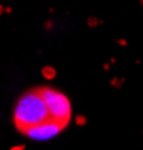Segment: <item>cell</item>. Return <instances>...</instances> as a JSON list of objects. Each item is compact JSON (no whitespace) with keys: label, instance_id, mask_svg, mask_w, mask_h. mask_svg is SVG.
<instances>
[{"label":"cell","instance_id":"3957f363","mask_svg":"<svg viewBox=\"0 0 143 150\" xmlns=\"http://www.w3.org/2000/svg\"><path fill=\"white\" fill-rule=\"evenodd\" d=\"M63 129H65L63 125L53 122V120H47V122L38 125L35 128L27 129L23 135L29 137L32 140H36V141H45V140H50V138H53V137H56L57 134H60Z\"/></svg>","mask_w":143,"mask_h":150},{"label":"cell","instance_id":"7a4b0ae2","mask_svg":"<svg viewBox=\"0 0 143 150\" xmlns=\"http://www.w3.org/2000/svg\"><path fill=\"white\" fill-rule=\"evenodd\" d=\"M39 92L47 105L50 120L57 122L66 128L72 117V107L66 95H63L62 92L53 89V87H47V86L39 87Z\"/></svg>","mask_w":143,"mask_h":150},{"label":"cell","instance_id":"6da1fadb","mask_svg":"<svg viewBox=\"0 0 143 150\" xmlns=\"http://www.w3.org/2000/svg\"><path fill=\"white\" fill-rule=\"evenodd\" d=\"M12 119H14L15 128L21 134H24L30 128H35L38 125L50 120V114L42 99V95L39 92V87L26 92L18 98Z\"/></svg>","mask_w":143,"mask_h":150}]
</instances>
